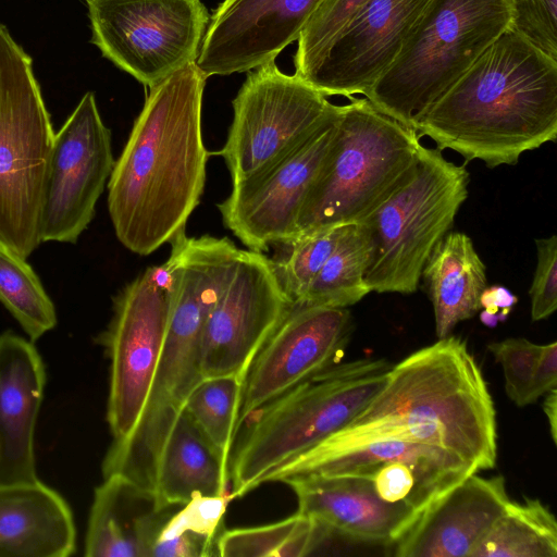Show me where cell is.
<instances>
[{"mask_svg": "<svg viewBox=\"0 0 557 557\" xmlns=\"http://www.w3.org/2000/svg\"><path fill=\"white\" fill-rule=\"evenodd\" d=\"M205 75L196 62L153 87L108 181V209L120 243L147 256L185 234L202 196Z\"/></svg>", "mask_w": 557, "mask_h": 557, "instance_id": "obj_1", "label": "cell"}, {"mask_svg": "<svg viewBox=\"0 0 557 557\" xmlns=\"http://www.w3.org/2000/svg\"><path fill=\"white\" fill-rule=\"evenodd\" d=\"M381 438L443 446L478 471L495 467V407L465 341L440 338L392 366L382 389L349 424L292 459L318 458Z\"/></svg>", "mask_w": 557, "mask_h": 557, "instance_id": "obj_2", "label": "cell"}, {"mask_svg": "<svg viewBox=\"0 0 557 557\" xmlns=\"http://www.w3.org/2000/svg\"><path fill=\"white\" fill-rule=\"evenodd\" d=\"M419 137L467 162L515 165L557 137V60L508 28L429 109Z\"/></svg>", "mask_w": 557, "mask_h": 557, "instance_id": "obj_3", "label": "cell"}, {"mask_svg": "<svg viewBox=\"0 0 557 557\" xmlns=\"http://www.w3.org/2000/svg\"><path fill=\"white\" fill-rule=\"evenodd\" d=\"M391 368L372 358L335 363L250 413L231 453L232 498L349 424L382 389Z\"/></svg>", "mask_w": 557, "mask_h": 557, "instance_id": "obj_4", "label": "cell"}, {"mask_svg": "<svg viewBox=\"0 0 557 557\" xmlns=\"http://www.w3.org/2000/svg\"><path fill=\"white\" fill-rule=\"evenodd\" d=\"M349 99L341 107L331 146L300 206L294 239L358 223L414 168L421 145L417 132L366 98Z\"/></svg>", "mask_w": 557, "mask_h": 557, "instance_id": "obj_5", "label": "cell"}, {"mask_svg": "<svg viewBox=\"0 0 557 557\" xmlns=\"http://www.w3.org/2000/svg\"><path fill=\"white\" fill-rule=\"evenodd\" d=\"M511 22V0H432L396 60L363 96L414 129Z\"/></svg>", "mask_w": 557, "mask_h": 557, "instance_id": "obj_6", "label": "cell"}, {"mask_svg": "<svg viewBox=\"0 0 557 557\" xmlns=\"http://www.w3.org/2000/svg\"><path fill=\"white\" fill-rule=\"evenodd\" d=\"M469 182L465 165L419 146L409 176L356 223L368 246L364 282L371 292L417 290L428 258L468 197Z\"/></svg>", "mask_w": 557, "mask_h": 557, "instance_id": "obj_7", "label": "cell"}, {"mask_svg": "<svg viewBox=\"0 0 557 557\" xmlns=\"http://www.w3.org/2000/svg\"><path fill=\"white\" fill-rule=\"evenodd\" d=\"M54 134L32 58L0 23V242L25 259L41 243Z\"/></svg>", "mask_w": 557, "mask_h": 557, "instance_id": "obj_8", "label": "cell"}, {"mask_svg": "<svg viewBox=\"0 0 557 557\" xmlns=\"http://www.w3.org/2000/svg\"><path fill=\"white\" fill-rule=\"evenodd\" d=\"M174 299L165 263L150 267L113 298V314L99 343L110 360L107 421L113 442L125 441L147 406Z\"/></svg>", "mask_w": 557, "mask_h": 557, "instance_id": "obj_9", "label": "cell"}, {"mask_svg": "<svg viewBox=\"0 0 557 557\" xmlns=\"http://www.w3.org/2000/svg\"><path fill=\"white\" fill-rule=\"evenodd\" d=\"M274 61L249 71L232 102L226 141L212 152L224 159L233 183L264 170L341 113L342 106Z\"/></svg>", "mask_w": 557, "mask_h": 557, "instance_id": "obj_10", "label": "cell"}, {"mask_svg": "<svg viewBox=\"0 0 557 557\" xmlns=\"http://www.w3.org/2000/svg\"><path fill=\"white\" fill-rule=\"evenodd\" d=\"M91 42L147 87L196 62L210 22L200 0H87Z\"/></svg>", "mask_w": 557, "mask_h": 557, "instance_id": "obj_11", "label": "cell"}, {"mask_svg": "<svg viewBox=\"0 0 557 557\" xmlns=\"http://www.w3.org/2000/svg\"><path fill=\"white\" fill-rule=\"evenodd\" d=\"M478 469L440 445L381 438L312 459H292L273 470L264 483L308 475H356L368 479L384 502L420 517L436 500Z\"/></svg>", "mask_w": 557, "mask_h": 557, "instance_id": "obj_12", "label": "cell"}, {"mask_svg": "<svg viewBox=\"0 0 557 557\" xmlns=\"http://www.w3.org/2000/svg\"><path fill=\"white\" fill-rule=\"evenodd\" d=\"M114 162L111 132L88 91L54 134L42 196L41 242H77L94 219Z\"/></svg>", "mask_w": 557, "mask_h": 557, "instance_id": "obj_13", "label": "cell"}, {"mask_svg": "<svg viewBox=\"0 0 557 557\" xmlns=\"http://www.w3.org/2000/svg\"><path fill=\"white\" fill-rule=\"evenodd\" d=\"M290 308L274 261L243 249L205 325L203 379L233 375L245 381L256 355Z\"/></svg>", "mask_w": 557, "mask_h": 557, "instance_id": "obj_14", "label": "cell"}, {"mask_svg": "<svg viewBox=\"0 0 557 557\" xmlns=\"http://www.w3.org/2000/svg\"><path fill=\"white\" fill-rule=\"evenodd\" d=\"M337 119L264 170L233 183L231 194L218 203L224 226L249 250L264 252L294 239L300 206L331 146Z\"/></svg>", "mask_w": 557, "mask_h": 557, "instance_id": "obj_15", "label": "cell"}, {"mask_svg": "<svg viewBox=\"0 0 557 557\" xmlns=\"http://www.w3.org/2000/svg\"><path fill=\"white\" fill-rule=\"evenodd\" d=\"M432 0H367L300 73L327 96L364 95L392 65Z\"/></svg>", "mask_w": 557, "mask_h": 557, "instance_id": "obj_16", "label": "cell"}, {"mask_svg": "<svg viewBox=\"0 0 557 557\" xmlns=\"http://www.w3.org/2000/svg\"><path fill=\"white\" fill-rule=\"evenodd\" d=\"M351 326L346 308L292 306L247 371L236 435L255 410L335 364Z\"/></svg>", "mask_w": 557, "mask_h": 557, "instance_id": "obj_17", "label": "cell"}, {"mask_svg": "<svg viewBox=\"0 0 557 557\" xmlns=\"http://www.w3.org/2000/svg\"><path fill=\"white\" fill-rule=\"evenodd\" d=\"M323 0H223L210 17L196 65L205 77L251 71L275 60Z\"/></svg>", "mask_w": 557, "mask_h": 557, "instance_id": "obj_18", "label": "cell"}, {"mask_svg": "<svg viewBox=\"0 0 557 557\" xmlns=\"http://www.w3.org/2000/svg\"><path fill=\"white\" fill-rule=\"evenodd\" d=\"M510 502L505 479L472 473L429 507L397 541L398 557H471Z\"/></svg>", "mask_w": 557, "mask_h": 557, "instance_id": "obj_19", "label": "cell"}, {"mask_svg": "<svg viewBox=\"0 0 557 557\" xmlns=\"http://www.w3.org/2000/svg\"><path fill=\"white\" fill-rule=\"evenodd\" d=\"M39 352L11 331L0 335V483L32 482L36 472L34 435L44 396Z\"/></svg>", "mask_w": 557, "mask_h": 557, "instance_id": "obj_20", "label": "cell"}, {"mask_svg": "<svg viewBox=\"0 0 557 557\" xmlns=\"http://www.w3.org/2000/svg\"><path fill=\"white\" fill-rule=\"evenodd\" d=\"M285 484L297 497L298 512L358 540L395 543L419 519L410 509L381 499L366 478L308 475Z\"/></svg>", "mask_w": 557, "mask_h": 557, "instance_id": "obj_21", "label": "cell"}, {"mask_svg": "<svg viewBox=\"0 0 557 557\" xmlns=\"http://www.w3.org/2000/svg\"><path fill=\"white\" fill-rule=\"evenodd\" d=\"M76 547L72 511L39 480L0 483V557H67Z\"/></svg>", "mask_w": 557, "mask_h": 557, "instance_id": "obj_22", "label": "cell"}, {"mask_svg": "<svg viewBox=\"0 0 557 557\" xmlns=\"http://www.w3.org/2000/svg\"><path fill=\"white\" fill-rule=\"evenodd\" d=\"M433 306L435 333L450 335L461 321L473 318L487 286L486 267L472 239L460 232L447 233L434 247L421 273Z\"/></svg>", "mask_w": 557, "mask_h": 557, "instance_id": "obj_23", "label": "cell"}, {"mask_svg": "<svg viewBox=\"0 0 557 557\" xmlns=\"http://www.w3.org/2000/svg\"><path fill=\"white\" fill-rule=\"evenodd\" d=\"M228 482L230 461L183 410L161 457L156 508L183 506L197 496L225 495Z\"/></svg>", "mask_w": 557, "mask_h": 557, "instance_id": "obj_24", "label": "cell"}, {"mask_svg": "<svg viewBox=\"0 0 557 557\" xmlns=\"http://www.w3.org/2000/svg\"><path fill=\"white\" fill-rule=\"evenodd\" d=\"M154 506L150 496L119 475L103 478L95 490L85 539L87 557H140V515Z\"/></svg>", "mask_w": 557, "mask_h": 557, "instance_id": "obj_25", "label": "cell"}, {"mask_svg": "<svg viewBox=\"0 0 557 557\" xmlns=\"http://www.w3.org/2000/svg\"><path fill=\"white\" fill-rule=\"evenodd\" d=\"M230 493L221 496H197L183 506L172 508L160 524L147 557L218 556L216 542L224 528Z\"/></svg>", "mask_w": 557, "mask_h": 557, "instance_id": "obj_26", "label": "cell"}, {"mask_svg": "<svg viewBox=\"0 0 557 557\" xmlns=\"http://www.w3.org/2000/svg\"><path fill=\"white\" fill-rule=\"evenodd\" d=\"M557 522L540 499L510 500L471 557H556Z\"/></svg>", "mask_w": 557, "mask_h": 557, "instance_id": "obj_27", "label": "cell"}, {"mask_svg": "<svg viewBox=\"0 0 557 557\" xmlns=\"http://www.w3.org/2000/svg\"><path fill=\"white\" fill-rule=\"evenodd\" d=\"M333 531L315 519L295 515L265 525L224 530L216 542L222 557H304Z\"/></svg>", "mask_w": 557, "mask_h": 557, "instance_id": "obj_28", "label": "cell"}, {"mask_svg": "<svg viewBox=\"0 0 557 557\" xmlns=\"http://www.w3.org/2000/svg\"><path fill=\"white\" fill-rule=\"evenodd\" d=\"M368 246L358 224L345 226L334 250L294 306L347 308L371 293L364 282Z\"/></svg>", "mask_w": 557, "mask_h": 557, "instance_id": "obj_29", "label": "cell"}, {"mask_svg": "<svg viewBox=\"0 0 557 557\" xmlns=\"http://www.w3.org/2000/svg\"><path fill=\"white\" fill-rule=\"evenodd\" d=\"M0 302L30 341L57 325L54 305L26 259L0 242Z\"/></svg>", "mask_w": 557, "mask_h": 557, "instance_id": "obj_30", "label": "cell"}, {"mask_svg": "<svg viewBox=\"0 0 557 557\" xmlns=\"http://www.w3.org/2000/svg\"><path fill=\"white\" fill-rule=\"evenodd\" d=\"M244 381L233 375L202 379L188 396L184 411L210 444L230 461Z\"/></svg>", "mask_w": 557, "mask_h": 557, "instance_id": "obj_31", "label": "cell"}, {"mask_svg": "<svg viewBox=\"0 0 557 557\" xmlns=\"http://www.w3.org/2000/svg\"><path fill=\"white\" fill-rule=\"evenodd\" d=\"M348 225V224H347ZM346 225L320 228L296 237L285 245L287 256L274 261L282 286L297 305L334 250Z\"/></svg>", "mask_w": 557, "mask_h": 557, "instance_id": "obj_32", "label": "cell"}, {"mask_svg": "<svg viewBox=\"0 0 557 557\" xmlns=\"http://www.w3.org/2000/svg\"><path fill=\"white\" fill-rule=\"evenodd\" d=\"M364 2L367 0H323L297 40L295 74L309 65Z\"/></svg>", "mask_w": 557, "mask_h": 557, "instance_id": "obj_33", "label": "cell"}, {"mask_svg": "<svg viewBox=\"0 0 557 557\" xmlns=\"http://www.w3.org/2000/svg\"><path fill=\"white\" fill-rule=\"evenodd\" d=\"M542 346L521 337L506 338L487 346L503 369L506 394L518 407L528 405Z\"/></svg>", "mask_w": 557, "mask_h": 557, "instance_id": "obj_34", "label": "cell"}, {"mask_svg": "<svg viewBox=\"0 0 557 557\" xmlns=\"http://www.w3.org/2000/svg\"><path fill=\"white\" fill-rule=\"evenodd\" d=\"M515 32L557 60V0H511Z\"/></svg>", "mask_w": 557, "mask_h": 557, "instance_id": "obj_35", "label": "cell"}, {"mask_svg": "<svg viewBox=\"0 0 557 557\" xmlns=\"http://www.w3.org/2000/svg\"><path fill=\"white\" fill-rule=\"evenodd\" d=\"M536 268L530 287L531 319L540 321L557 309V236L536 238Z\"/></svg>", "mask_w": 557, "mask_h": 557, "instance_id": "obj_36", "label": "cell"}, {"mask_svg": "<svg viewBox=\"0 0 557 557\" xmlns=\"http://www.w3.org/2000/svg\"><path fill=\"white\" fill-rule=\"evenodd\" d=\"M517 301V296L508 288L486 286L480 297V307L483 309L480 313L481 322L488 327H495L498 322L507 319Z\"/></svg>", "mask_w": 557, "mask_h": 557, "instance_id": "obj_37", "label": "cell"}, {"mask_svg": "<svg viewBox=\"0 0 557 557\" xmlns=\"http://www.w3.org/2000/svg\"><path fill=\"white\" fill-rule=\"evenodd\" d=\"M557 387V343L542 346L535 368L528 405L535 403L541 396Z\"/></svg>", "mask_w": 557, "mask_h": 557, "instance_id": "obj_38", "label": "cell"}, {"mask_svg": "<svg viewBox=\"0 0 557 557\" xmlns=\"http://www.w3.org/2000/svg\"><path fill=\"white\" fill-rule=\"evenodd\" d=\"M543 410L548 420L550 436L557 443V387L546 393Z\"/></svg>", "mask_w": 557, "mask_h": 557, "instance_id": "obj_39", "label": "cell"}, {"mask_svg": "<svg viewBox=\"0 0 557 557\" xmlns=\"http://www.w3.org/2000/svg\"><path fill=\"white\" fill-rule=\"evenodd\" d=\"M87 1V0H86Z\"/></svg>", "mask_w": 557, "mask_h": 557, "instance_id": "obj_40", "label": "cell"}]
</instances>
